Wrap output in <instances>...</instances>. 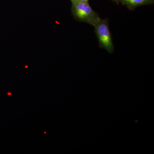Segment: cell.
<instances>
[{
  "instance_id": "cell-5",
  "label": "cell",
  "mask_w": 154,
  "mask_h": 154,
  "mask_svg": "<svg viewBox=\"0 0 154 154\" xmlns=\"http://www.w3.org/2000/svg\"><path fill=\"white\" fill-rule=\"evenodd\" d=\"M114 2H116V3H118L119 2L118 0H113Z\"/></svg>"
},
{
  "instance_id": "cell-3",
  "label": "cell",
  "mask_w": 154,
  "mask_h": 154,
  "mask_svg": "<svg viewBox=\"0 0 154 154\" xmlns=\"http://www.w3.org/2000/svg\"><path fill=\"white\" fill-rule=\"evenodd\" d=\"M118 1L131 10L136 8L139 6L152 4L154 2V0H118Z\"/></svg>"
},
{
  "instance_id": "cell-1",
  "label": "cell",
  "mask_w": 154,
  "mask_h": 154,
  "mask_svg": "<svg viewBox=\"0 0 154 154\" xmlns=\"http://www.w3.org/2000/svg\"><path fill=\"white\" fill-rule=\"evenodd\" d=\"M72 12L75 18L81 22L94 26L100 19L88 3H72Z\"/></svg>"
},
{
  "instance_id": "cell-6",
  "label": "cell",
  "mask_w": 154,
  "mask_h": 154,
  "mask_svg": "<svg viewBox=\"0 0 154 154\" xmlns=\"http://www.w3.org/2000/svg\"><path fill=\"white\" fill-rule=\"evenodd\" d=\"M72 1H73V0H71V2H72Z\"/></svg>"
},
{
  "instance_id": "cell-2",
  "label": "cell",
  "mask_w": 154,
  "mask_h": 154,
  "mask_svg": "<svg viewBox=\"0 0 154 154\" xmlns=\"http://www.w3.org/2000/svg\"><path fill=\"white\" fill-rule=\"evenodd\" d=\"M94 26L100 47L106 50L110 53H113L114 45L107 19L100 18Z\"/></svg>"
},
{
  "instance_id": "cell-4",
  "label": "cell",
  "mask_w": 154,
  "mask_h": 154,
  "mask_svg": "<svg viewBox=\"0 0 154 154\" xmlns=\"http://www.w3.org/2000/svg\"><path fill=\"white\" fill-rule=\"evenodd\" d=\"M89 0H73L72 2H85L88 3Z\"/></svg>"
}]
</instances>
